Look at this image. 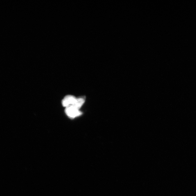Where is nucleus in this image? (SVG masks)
<instances>
[{
  "mask_svg": "<svg viewBox=\"0 0 196 196\" xmlns=\"http://www.w3.org/2000/svg\"><path fill=\"white\" fill-rule=\"evenodd\" d=\"M85 99L84 98H79L77 99V101L75 104L71 106H73L74 108L77 109H80L83 105L84 103Z\"/></svg>",
  "mask_w": 196,
  "mask_h": 196,
  "instance_id": "nucleus-3",
  "label": "nucleus"
},
{
  "mask_svg": "<svg viewBox=\"0 0 196 196\" xmlns=\"http://www.w3.org/2000/svg\"><path fill=\"white\" fill-rule=\"evenodd\" d=\"M77 101L76 97L72 95H67L62 100V103L63 106L67 107L71 105L75 104Z\"/></svg>",
  "mask_w": 196,
  "mask_h": 196,
  "instance_id": "nucleus-2",
  "label": "nucleus"
},
{
  "mask_svg": "<svg viewBox=\"0 0 196 196\" xmlns=\"http://www.w3.org/2000/svg\"><path fill=\"white\" fill-rule=\"evenodd\" d=\"M65 112L68 116L72 118L80 116L82 114V113L79 110L77 109L71 105L66 107Z\"/></svg>",
  "mask_w": 196,
  "mask_h": 196,
  "instance_id": "nucleus-1",
  "label": "nucleus"
}]
</instances>
